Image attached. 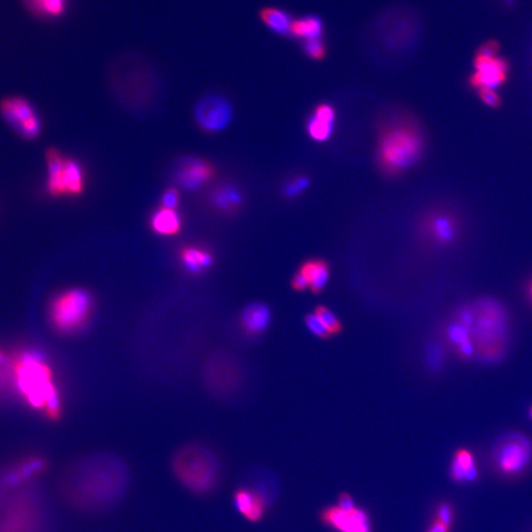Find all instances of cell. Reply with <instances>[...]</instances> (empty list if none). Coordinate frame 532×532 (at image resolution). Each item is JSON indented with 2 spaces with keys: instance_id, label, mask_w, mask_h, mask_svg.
Segmentation results:
<instances>
[{
  "instance_id": "1f68e13d",
  "label": "cell",
  "mask_w": 532,
  "mask_h": 532,
  "mask_svg": "<svg viewBox=\"0 0 532 532\" xmlns=\"http://www.w3.org/2000/svg\"><path fill=\"white\" fill-rule=\"evenodd\" d=\"M477 94L481 102L491 109H499L501 107L502 98L496 90L487 88L479 89L477 90Z\"/></svg>"
},
{
  "instance_id": "484cf974",
  "label": "cell",
  "mask_w": 532,
  "mask_h": 532,
  "mask_svg": "<svg viewBox=\"0 0 532 532\" xmlns=\"http://www.w3.org/2000/svg\"><path fill=\"white\" fill-rule=\"evenodd\" d=\"M302 50L305 56L313 61H322L327 57V47L325 41L323 39L304 41L302 43Z\"/></svg>"
},
{
  "instance_id": "f1b7e54d",
  "label": "cell",
  "mask_w": 532,
  "mask_h": 532,
  "mask_svg": "<svg viewBox=\"0 0 532 532\" xmlns=\"http://www.w3.org/2000/svg\"><path fill=\"white\" fill-rule=\"evenodd\" d=\"M305 323H306L309 332L316 337H320V338H327V337L331 336L329 329L323 325L322 320L318 318L316 313L309 314V315L305 318Z\"/></svg>"
},
{
  "instance_id": "7402d4cb",
  "label": "cell",
  "mask_w": 532,
  "mask_h": 532,
  "mask_svg": "<svg viewBox=\"0 0 532 532\" xmlns=\"http://www.w3.org/2000/svg\"><path fill=\"white\" fill-rule=\"evenodd\" d=\"M258 18L263 25L276 35L290 37L293 18L284 9L275 6H265L258 11Z\"/></svg>"
},
{
  "instance_id": "8d00e7d4",
  "label": "cell",
  "mask_w": 532,
  "mask_h": 532,
  "mask_svg": "<svg viewBox=\"0 0 532 532\" xmlns=\"http://www.w3.org/2000/svg\"><path fill=\"white\" fill-rule=\"evenodd\" d=\"M3 358H4L3 354H2L1 351H0V362L3 361Z\"/></svg>"
},
{
  "instance_id": "d6a6232c",
  "label": "cell",
  "mask_w": 532,
  "mask_h": 532,
  "mask_svg": "<svg viewBox=\"0 0 532 532\" xmlns=\"http://www.w3.org/2000/svg\"><path fill=\"white\" fill-rule=\"evenodd\" d=\"M337 506L340 507L344 510H352V509L356 508L358 504L355 502L354 498L350 493L343 491L337 498Z\"/></svg>"
},
{
  "instance_id": "52a82bcc",
  "label": "cell",
  "mask_w": 532,
  "mask_h": 532,
  "mask_svg": "<svg viewBox=\"0 0 532 532\" xmlns=\"http://www.w3.org/2000/svg\"><path fill=\"white\" fill-rule=\"evenodd\" d=\"M453 206L436 204L423 211L419 216V235L436 245L453 244L462 230V218Z\"/></svg>"
},
{
  "instance_id": "277c9868",
  "label": "cell",
  "mask_w": 532,
  "mask_h": 532,
  "mask_svg": "<svg viewBox=\"0 0 532 532\" xmlns=\"http://www.w3.org/2000/svg\"><path fill=\"white\" fill-rule=\"evenodd\" d=\"M173 471L178 481L192 492L204 494L216 486V460L203 447L189 446L181 449L174 458Z\"/></svg>"
},
{
  "instance_id": "4fadbf2b",
  "label": "cell",
  "mask_w": 532,
  "mask_h": 532,
  "mask_svg": "<svg viewBox=\"0 0 532 532\" xmlns=\"http://www.w3.org/2000/svg\"><path fill=\"white\" fill-rule=\"evenodd\" d=\"M216 174L214 165L203 158L189 156L183 158L176 171L175 181L178 187L187 192L203 189Z\"/></svg>"
},
{
  "instance_id": "8992f818",
  "label": "cell",
  "mask_w": 532,
  "mask_h": 532,
  "mask_svg": "<svg viewBox=\"0 0 532 532\" xmlns=\"http://www.w3.org/2000/svg\"><path fill=\"white\" fill-rule=\"evenodd\" d=\"M93 308V297L88 291L82 288L68 289L57 295L50 303V323L59 334H73L86 325Z\"/></svg>"
},
{
  "instance_id": "d4e9b609",
  "label": "cell",
  "mask_w": 532,
  "mask_h": 532,
  "mask_svg": "<svg viewBox=\"0 0 532 532\" xmlns=\"http://www.w3.org/2000/svg\"><path fill=\"white\" fill-rule=\"evenodd\" d=\"M311 185V178L304 174H296L290 176L282 187V196L289 201L301 196Z\"/></svg>"
},
{
  "instance_id": "83f0119b",
  "label": "cell",
  "mask_w": 532,
  "mask_h": 532,
  "mask_svg": "<svg viewBox=\"0 0 532 532\" xmlns=\"http://www.w3.org/2000/svg\"><path fill=\"white\" fill-rule=\"evenodd\" d=\"M315 313L322 320L323 325L327 327L331 336L338 334L342 329V325L339 322L338 318L331 309L327 308V307L320 306L316 309Z\"/></svg>"
},
{
  "instance_id": "2e32d148",
  "label": "cell",
  "mask_w": 532,
  "mask_h": 532,
  "mask_svg": "<svg viewBox=\"0 0 532 532\" xmlns=\"http://www.w3.org/2000/svg\"><path fill=\"white\" fill-rule=\"evenodd\" d=\"M27 11L38 20L54 22L70 12L71 0H21Z\"/></svg>"
},
{
  "instance_id": "7a4b0ae2",
  "label": "cell",
  "mask_w": 532,
  "mask_h": 532,
  "mask_svg": "<svg viewBox=\"0 0 532 532\" xmlns=\"http://www.w3.org/2000/svg\"><path fill=\"white\" fill-rule=\"evenodd\" d=\"M427 135L411 112L393 108L377 123L376 163L382 175L396 178L415 166L425 154Z\"/></svg>"
},
{
  "instance_id": "44dd1931",
  "label": "cell",
  "mask_w": 532,
  "mask_h": 532,
  "mask_svg": "<svg viewBox=\"0 0 532 532\" xmlns=\"http://www.w3.org/2000/svg\"><path fill=\"white\" fill-rule=\"evenodd\" d=\"M180 260L190 274H201L213 265L212 252L199 245H185L180 251Z\"/></svg>"
},
{
  "instance_id": "3957f363",
  "label": "cell",
  "mask_w": 532,
  "mask_h": 532,
  "mask_svg": "<svg viewBox=\"0 0 532 532\" xmlns=\"http://www.w3.org/2000/svg\"><path fill=\"white\" fill-rule=\"evenodd\" d=\"M12 374L22 398L34 409L41 410L50 420L61 415V396L50 365L36 353L25 352L13 360Z\"/></svg>"
},
{
  "instance_id": "cb8c5ba5",
  "label": "cell",
  "mask_w": 532,
  "mask_h": 532,
  "mask_svg": "<svg viewBox=\"0 0 532 532\" xmlns=\"http://www.w3.org/2000/svg\"><path fill=\"white\" fill-rule=\"evenodd\" d=\"M309 281V289L313 292H322L329 280L330 270L327 261L323 259H309L300 268Z\"/></svg>"
},
{
  "instance_id": "7c38bea8",
  "label": "cell",
  "mask_w": 532,
  "mask_h": 532,
  "mask_svg": "<svg viewBox=\"0 0 532 532\" xmlns=\"http://www.w3.org/2000/svg\"><path fill=\"white\" fill-rule=\"evenodd\" d=\"M532 458V444L522 436H513L497 449L495 462L504 475H515L526 469Z\"/></svg>"
},
{
  "instance_id": "ffe728a7",
  "label": "cell",
  "mask_w": 532,
  "mask_h": 532,
  "mask_svg": "<svg viewBox=\"0 0 532 532\" xmlns=\"http://www.w3.org/2000/svg\"><path fill=\"white\" fill-rule=\"evenodd\" d=\"M449 475L458 483L473 482L477 480L479 470L473 453L467 449H458L451 460Z\"/></svg>"
},
{
  "instance_id": "ac0fdd59",
  "label": "cell",
  "mask_w": 532,
  "mask_h": 532,
  "mask_svg": "<svg viewBox=\"0 0 532 532\" xmlns=\"http://www.w3.org/2000/svg\"><path fill=\"white\" fill-rule=\"evenodd\" d=\"M210 203L223 214L234 215L242 209L244 196L236 185H221L211 192Z\"/></svg>"
},
{
  "instance_id": "9a60e30c",
  "label": "cell",
  "mask_w": 532,
  "mask_h": 532,
  "mask_svg": "<svg viewBox=\"0 0 532 532\" xmlns=\"http://www.w3.org/2000/svg\"><path fill=\"white\" fill-rule=\"evenodd\" d=\"M234 504L242 517L251 524H258L265 518L268 501L263 493L249 488L240 487L234 492Z\"/></svg>"
},
{
  "instance_id": "6da1fadb",
  "label": "cell",
  "mask_w": 532,
  "mask_h": 532,
  "mask_svg": "<svg viewBox=\"0 0 532 532\" xmlns=\"http://www.w3.org/2000/svg\"><path fill=\"white\" fill-rule=\"evenodd\" d=\"M47 462L29 456L0 470V532H45V513L37 480Z\"/></svg>"
},
{
  "instance_id": "e0dca14e",
  "label": "cell",
  "mask_w": 532,
  "mask_h": 532,
  "mask_svg": "<svg viewBox=\"0 0 532 532\" xmlns=\"http://www.w3.org/2000/svg\"><path fill=\"white\" fill-rule=\"evenodd\" d=\"M272 323V311L263 303H252L243 311L241 325L245 334L256 336L263 334Z\"/></svg>"
},
{
  "instance_id": "f35d334b",
  "label": "cell",
  "mask_w": 532,
  "mask_h": 532,
  "mask_svg": "<svg viewBox=\"0 0 532 532\" xmlns=\"http://www.w3.org/2000/svg\"><path fill=\"white\" fill-rule=\"evenodd\" d=\"M531 419H532V407L531 408Z\"/></svg>"
},
{
  "instance_id": "9c48e42d",
  "label": "cell",
  "mask_w": 532,
  "mask_h": 532,
  "mask_svg": "<svg viewBox=\"0 0 532 532\" xmlns=\"http://www.w3.org/2000/svg\"><path fill=\"white\" fill-rule=\"evenodd\" d=\"M473 68L469 77L470 88L475 91L483 88L497 90L508 81L511 65L508 59L499 54H486L476 50Z\"/></svg>"
},
{
  "instance_id": "8fae6325",
  "label": "cell",
  "mask_w": 532,
  "mask_h": 532,
  "mask_svg": "<svg viewBox=\"0 0 532 532\" xmlns=\"http://www.w3.org/2000/svg\"><path fill=\"white\" fill-rule=\"evenodd\" d=\"M318 517L320 524L334 532H374L370 513L360 506L344 510L329 504L318 511Z\"/></svg>"
},
{
  "instance_id": "4316f807",
  "label": "cell",
  "mask_w": 532,
  "mask_h": 532,
  "mask_svg": "<svg viewBox=\"0 0 532 532\" xmlns=\"http://www.w3.org/2000/svg\"><path fill=\"white\" fill-rule=\"evenodd\" d=\"M432 520H437L449 527H453L456 520V511L449 502H441L436 506Z\"/></svg>"
},
{
  "instance_id": "4dcf8cb0",
  "label": "cell",
  "mask_w": 532,
  "mask_h": 532,
  "mask_svg": "<svg viewBox=\"0 0 532 532\" xmlns=\"http://www.w3.org/2000/svg\"><path fill=\"white\" fill-rule=\"evenodd\" d=\"M449 339L460 346V344L469 340V327H465L462 323H458L451 325L448 330Z\"/></svg>"
},
{
  "instance_id": "ba28073f",
  "label": "cell",
  "mask_w": 532,
  "mask_h": 532,
  "mask_svg": "<svg viewBox=\"0 0 532 532\" xmlns=\"http://www.w3.org/2000/svg\"><path fill=\"white\" fill-rule=\"evenodd\" d=\"M0 114L21 139L35 141L43 130L42 119L29 100L17 96L0 102Z\"/></svg>"
},
{
  "instance_id": "e575fe53",
  "label": "cell",
  "mask_w": 532,
  "mask_h": 532,
  "mask_svg": "<svg viewBox=\"0 0 532 532\" xmlns=\"http://www.w3.org/2000/svg\"><path fill=\"white\" fill-rule=\"evenodd\" d=\"M451 527L447 526V525L441 524V522H437V520H431L425 532H451Z\"/></svg>"
},
{
  "instance_id": "5b68a950",
  "label": "cell",
  "mask_w": 532,
  "mask_h": 532,
  "mask_svg": "<svg viewBox=\"0 0 532 532\" xmlns=\"http://www.w3.org/2000/svg\"><path fill=\"white\" fill-rule=\"evenodd\" d=\"M45 187L50 196L77 197L84 194L86 175L81 163L54 147L45 151Z\"/></svg>"
},
{
  "instance_id": "ab89813d",
  "label": "cell",
  "mask_w": 532,
  "mask_h": 532,
  "mask_svg": "<svg viewBox=\"0 0 532 532\" xmlns=\"http://www.w3.org/2000/svg\"><path fill=\"white\" fill-rule=\"evenodd\" d=\"M531 296H532V284H531Z\"/></svg>"
},
{
  "instance_id": "d6986e66",
  "label": "cell",
  "mask_w": 532,
  "mask_h": 532,
  "mask_svg": "<svg viewBox=\"0 0 532 532\" xmlns=\"http://www.w3.org/2000/svg\"><path fill=\"white\" fill-rule=\"evenodd\" d=\"M149 226L156 235L173 237L182 230L183 218L178 210L159 206L151 215Z\"/></svg>"
},
{
  "instance_id": "d590c367",
  "label": "cell",
  "mask_w": 532,
  "mask_h": 532,
  "mask_svg": "<svg viewBox=\"0 0 532 532\" xmlns=\"http://www.w3.org/2000/svg\"><path fill=\"white\" fill-rule=\"evenodd\" d=\"M458 352L460 353V355H462L463 358L471 357L474 353L473 344H472L471 341L470 340L467 341V342L460 344V345L458 346Z\"/></svg>"
},
{
  "instance_id": "5bb4252c",
  "label": "cell",
  "mask_w": 532,
  "mask_h": 532,
  "mask_svg": "<svg viewBox=\"0 0 532 532\" xmlns=\"http://www.w3.org/2000/svg\"><path fill=\"white\" fill-rule=\"evenodd\" d=\"M336 110L329 103L314 108L306 121V132L311 141L323 143L329 141L336 128Z\"/></svg>"
},
{
  "instance_id": "836d02e7",
  "label": "cell",
  "mask_w": 532,
  "mask_h": 532,
  "mask_svg": "<svg viewBox=\"0 0 532 532\" xmlns=\"http://www.w3.org/2000/svg\"><path fill=\"white\" fill-rule=\"evenodd\" d=\"M292 286L295 290L304 291L309 288V281L308 277L304 272L299 269V272L294 275L292 278Z\"/></svg>"
},
{
  "instance_id": "f546056e",
  "label": "cell",
  "mask_w": 532,
  "mask_h": 532,
  "mask_svg": "<svg viewBox=\"0 0 532 532\" xmlns=\"http://www.w3.org/2000/svg\"><path fill=\"white\" fill-rule=\"evenodd\" d=\"M181 203L180 190L176 187H168L165 190L161 196V204L160 206L169 209L178 210Z\"/></svg>"
},
{
  "instance_id": "603a6c76",
  "label": "cell",
  "mask_w": 532,
  "mask_h": 532,
  "mask_svg": "<svg viewBox=\"0 0 532 532\" xmlns=\"http://www.w3.org/2000/svg\"><path fill=\"white\" fill-rule=\"evenodd\" d=\"M325 33V23L316 15H306L293 19L290 37L304 41L323 39Z\"/></svg>"
},
{
  "instance_id": "74e56055",
  "label": "cell",
  "mask_w": 532,
  "mask_h": 532,
  "mask_svg": "<svg viewBox=\"0 0 532 532\" xmlns=\"http://www.w3.org/2000/svg\"><path fill=\"white\" fill-rule=\"evenodd\" d=\"M513 2H515V0H506V3L507 4H508V3L509 4H511V3H513Z\"/></svg>"
},
{
  "instance_id": "30bf717a",
  "label": "cell",
  "mask_w": 532,
  "mask_h": 532,
  "mask_svg": "<svg viewBox=\"0 0 532 532\" xmlns=\"http://www.w3.org/2000/svg\"><path fill=\"white\" fill-rule=\"evenodd\" d=\"M233 116L230 101L218 94H210L201 99L194 109L196 125L208 133L223 132L232 123Z\"/></svg>"
}]
</instances>
